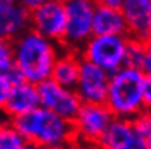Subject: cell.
Instances as JSON below:
<instances>
[{"instance_id": "obj_20", "label": "cell", "mask_w": 151, "mask_h": 149, "mask_svg": "<svg viewBox=\"0 0 151 149\" xmlns=\"http://www.w3.org/2000/svg\"><path fill=\"white\" fill-rule=\"evenodd\" d=\"M145 48H147V56H145V61L142 64V70L145 74L151 75V36L145 41Z\"/></svg>"}, {"instance_id": "obj_9", "label": "cell", "mask_w": 151, "mask_h": 149, "mask_svg": "<svg viewBox=\"0 0 151 149\" xmlns=\"http://www.w3.org/2000/svg\"><path fill=\"white\" fill-rule=\"evenodd\" d=\"M111 74L102 67L81 58L76 91L83 103H105Z\"/></svg>"}, {"instance_id": "obj_4", "label": "cell", "mask_w": 151, "mask_h": 149, "mask_svg": "<svg viewBox=\"0 0 151 149\" xmlns=\"http://www.w3.org/2000/svg\"><path fill=\"white\" fill-rule=\"evenodd\" d=\"M129 35H96L93 34L87 42L78 49L83 59H87L106 70L109 74L125 65V54Z\"/></svg>"}, {"instance_id": "obj_14", "label": "cell", "mask_w": 151, "mask_h": 149, "mask_svg": "<svg viewBox=\"0 0 151 149\" xmlns=\"http://www.w3.org/2000/svg\"><path fill=\"white\" fill-rule=\"evenodd\" d=\"M96 35H128V25L121 6L97 3L93 16Z\"/></svg>"}, {"instance_id": "obj_2", "label": "cell", "mask_w": 151, "mask_h": 149, "mask_svg": "<svg viewBox=\"0 0 151 149\" xmlns=\"http://www.w3.org/2000/svg\"><path fill=\"white\" fill-rule=\"evenodd\" d=\"M10 120L31 146L60 149L76 143L73 122L42 106Z\"/></svg>"}, {"instance_id": "obj_22", "label": "cell", "mask_w": 151, "mask_h": 149, "mask_svg": "<svg viewBox=\"0 0 151 149\" xmlns=\"http://www.w3.org/2000/svg\"><path fill=\"white\" fill-rule=\"evenodd\" d=\"M97 3H105V4H112V6H121L124 0H96Z\"/></svg>"}, {"instance_id": "obj_1", "label": "cell", "mask_w": 151, "mask_h": 149, "mask_svg": "<svg viewBox=\"0 0 151 149\" xmlns=\"http://www.w3.org/2000/svg\"><path fill=\"white\" fill-rule=\"evenodd\" d=\"M12 46L16 70L23 80L34 84L51 78L54 64L63 51L60 42L44 36L31 28L13 39Z\"/></svg>"}, {"instance_id": "obj_7", "label": "cell", "mask_w": 151, "mask_h": 149, "mask_svg": "<svg viewBox=\"0 0 151 149\" xmlns=\"http://www.w3.org/2000/svg\"><path fill=\"white\" fill-rule=\"evenodd\" d=\"M38 93H39V104L42 107L52 110L61 117L71 122L76 117L80 106L83 104L76 88L64 87L52 78H47L42 83H39Z\"/></svg>"}, {"instance_id": "obj_8", "label": "cell", "mask_w": 151, "mask_h": 149, "mask_svg": "<svg viewBox=\"0 0 151 149\" xmlns=\"http://www.w3.org/2000/svg\"><path fill=\"white\" fill-rule=\"evenodd\" d=\"M67 26L64 0H50L31 10V29L63 45Z\"/></svg>"}, {"instance_id": "obj_5", "label": "cell", "mask_w": 151, "mask_h": 149, "mask_svg": "<svg viewBox=\"0 0 151 149\" xmlns=\"http://www.w3.org/2000/svg\"><path fill=\"white\" fill-rule=\"evenodd\" d=\"M115 117L105 103H83L73 119L77 145L99 146V142Z\"/></svg>"}, {"instance_id": "obj_11", "label": "cell", "mask_w": 151, "mask_h": 149, "mask_svg": "<svg viewBox=\"0 0 151 149\" xmlns=\"http://www.w3.org/2000/svg\"><path fill=\"white\" fill-rule=\"evenodd\" d=\"M31 28V10L19 0L0 1V36L13 41Z\"/></svg>"}, {"instance_id": "obj_16", "label": "cell", "mask_w": 151, "mask_h": 149, "mask_svg": "<svg viewBox=\"0 0 151 149\" xmlns=\"http://www.w3.org/2000/svg\"><path fill=\"white\" fill-rule=\"evenodd\" d=\"M29 146V142L10 119L0 123V149H25Z\"/></svg>"}, {"instance_id": "obj_17", "label": "cell", "mask_w": 151, "mask_h": 149, "mask_svg": "<svg viewBox=\"0 0 151 149\" xmlns=\"http://www.w3.org/2000/svg\"><path fill=\"white\" fill-rule=\"evenodd\" d=\"M145 56H147L145 41L129 36V42H128V46H127V54H125V65L142 68Z\"/></svg>"}, {"instance_id": "obj_6", "label": "cell", "mask_w": 151, "mask_h": 149, "mask_svg": "<svg viewBox=\"0 0 151 149\" xmlns=\"http://www.w3.org/2000/svg\"><path fill=\"white\" fill-rule=\"evenodd\" d=\"M67 12V26L63 46L78 51L93 35V16L96 0H64Z\"/></svg>"}, {"instance_id": "obj_19", "label": "cell", "mask_w": 151, "mask_h": 149, "mask_svg": "<svg viewBox=\"0 0 151 149\" xmlns=\"http://www.w3.org/2000/svg\"><path fill=\"white\" fill-rule=\"evenodd\" d=\"M144 107L145 110H151V75H145L144 81Z\"/></svg>"}, {"instance_id": "obj_18", "label": "cell", "mask_w": 151, "mask_h": 149, "mask_svg": "<svg viewBox=\"0 0 151 149\" xmlns=\"http://www.w3.org/2000/svg\"><path fill=\"white\" fill-rule=\"evenodd\" d=\"M13 86V80L7 73H0V109L3 107L7 96L10 93V88Z\"/></svg>"}, {"instance_id": "obj_12", "label": "cell", "mask_w": 151, "mask_h": 149, "mask_svg": "<svg viewBox=\"0 0 151 149\" xmlns=\"http://www.w3.org/2000/svg\"><path fill=\"white\" fill-rule=\"evenodd\" d=\"M39 106L41 104H39L38 84H34L26 80H19L12 86L10 93L1 109L9 119H13L34 110Z\"/></svg>"}, {"instance_id": "obj_13", "label": "cell", "mask_w": 151, "mask_h": 149, "mask_svg": "<svg viewBox=\"0 0 151 149\" xmlns=\"http://www.w3.org/2000/svg\"><path fill=\"white\" fill-rule=\"evenodd\" d=\"M121 9L128 25V35L147 41L150 36L151 0H124Z\"/></svg>"}, {"instance_id": "obj_10", "label": "cell", "mask_w": 151, "mask_h": 149, "mask_svg": "<svg viewBox=\"0 0 151 149\" xmlns=\"http://www.w3.org/2000/svg\"><path fill=\"white\" fill-rule=\"evenodd\" d=\"M99 146L105 149H145V143L135 129L132 119L113 117Z\"/></svg>"}, {"instance_id": "obj_21", "label": "cell", "mask_w": 151, "mask_h": 149, "mask_svg": "<svg viewBox=\"0 0 151 149\" xmlns=\"http://www.w3.org/2000/svg\"><path fill=\"white\" fill-rule=\"evenodd\" d=\"M25 7H28L29 10H32V9H35L38 6H41L42 3H45V1H50V0H19Z\"/></svg>"}, {"instance_id": "obj_3", "label": "cell", "mask_w": 151, "mask_h": 149, "mask_svg": "<svg viewBox=\"0 0 151 149\" xmlns=\"http://www.w3.org/2000/svg\"><path fill=\"white\" fill-rule=\"evenodd\" d=\"M145 73L139 67L124 65L111 74L105 104L115 117L134 119L144 107Z\"/></svg>"}, {"instance_id": "obj_26", "label": "cell", "mask_w": 151, "mask_h": 149, "mask_svg": "<svg viewBox=\"0 0 151 149\" xmlns=\"http://www.w3.org/2000/svg\"><path fill=\"white\" fill-rule=\"evenodd\" d=\"M150 36H151V25H150ZM150 36H148V38H150Z\"/></svg>"}, {"instance_id": "obj_23", "label": "cell", "mask_w": 151, "mask_h": 149, "mask_svg": "<svg viewBox=\"0 0 151 149\" xmlns=\"http://www.w3.org/2000/svg\"><path fill=\"white\" fill-rule=\"evenodd\" d=\"M144 142H145V148L151 149V129L147 132V135L144 136Z\"/></svg>"}, {"instance_id": "obj_15", "label": "cell", "mask_w": 151, "mask_h": 149, "mask_svg": "<svg viewBox=\"0 0 151 149\" xmlns=\"http://www.w3.org/2000/svg\"><path fill=\"white\" fill-rule=\"evenodd\" d=\"M80 65H81V56L78 51L63 46V51L60 52L54 64L51 78L64 87L76 88L80 74Z\"/></svg>"}, {"instance_id": "obj_24", "label": "cell", "mask_w": 151, "mask_h": 149, "mask_svg": "<svg viewBox=\"0 0 151 149\" xmlns=\"http://www.w3.org/2000/svg\"><path fill=\"white\" fill-rule=\"evenodd\" d=\"M6 120H9V117L6 116V113L3 112V109H0V123H3Z\"/></svg>"}, {"instance_id": "obj_25", "label": "cell", "mask_w": 151, "mask_h": 149, "mask_svg": "<svg viewBox=\"0 0 151 149\" xmlns=\"http://www.w3.org/2000/svg\"><path fill=\"white\" fill-rule=\"evenodd\" d=\"M6 42H7V39H4V38H1V36H0V49L3 48V45H4Z\"/></svg>"}]
</instances>
